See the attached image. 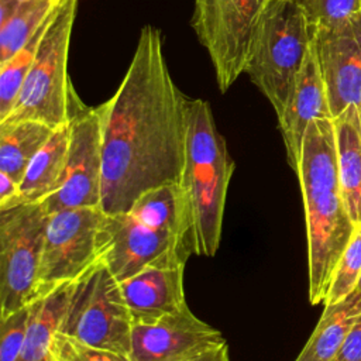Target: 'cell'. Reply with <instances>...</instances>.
<instances>
[{
  "label": "cell",
  "instance_id": "cell-1",
  "mask_svg": "<svg viewBox=\"0 0 361 361\" xmlns=\"http://www.w3.org/2000/svg\"><path fill=\"white\" fill-rule=\"evenodd\" d=\"M161 31L144 25L110 99L96 107L104 214L127 213L145 192L180 185L189 97L169 72Z\"/></svg>",
  "mask_w": 361,
  "mask_h": 361
},
{
  "label": "cell",
  "instance_id": "cell-2",
  "mask_svg": "<svg viewBox=\"0 0 361 361\" xmlns=\"http://www.w3.org/2000/svg\"><path fill=\"white\" fill-rule=\"evenodd\" d=\"M296 175L306 221L309 302L320 305L355 230L340 185L333 118H316L309 124Z\"/></svg>",
  "mask_w": 361,
  "mask_h": 361
},
{
  "label": "cell",
  "instance_id": "cell-3",
  "mask_svg": "<svg viewBox=\"0 0 361 361\" xmlns=\"http://www.w3.org/2000/svg\"><path fill=\"white\" fill-rule=\"evenodd\" d=\"M234 168L210 104L203 99L189 97L180 186L189 203L196 255L213 257L219 250Z\"/></svg>",
  "mask_w": 361,
  "mask_h": 361
},
{
  "label": "cell",
  "instance_id": "cell-4",
  "mask_svg": "<svg viewBox=\"0 0 361 361\" xmlns=\"http://www.w3.org/2000/svg\"><path fill=\"white\" fill-rule=\"evenodd\" d=\"M79 0H59L39 42L16 104L0 123L32 120L52 128L69 126L86 107L69 78V47Z\"/></svg>",
  "mask_w": 361,
  "mask_h": 361
},
{
  "label": "cell",
  "instance_id": "cell-5",
  "mask_svg": "<svg viewBox=\"0 0 361 361\" xmlns=\"http://www.w3.org/2000/svg\"><path fill=\"white\" fill-rule=\"evenodd\" d=\"M313 39L298 0H268L254 32L245 72L251 82L282 113Z\"/></svg>",
  "mask_w": 361,
  "mask_h": 361
},
{
  "label": "cell",
  "instance_id": "cell-6",
  "mask_svg": "<svg viewBox=\"0 0 361 361\" xmlns=\"http://www.w3.org/2000/svg\"><path fill=\"white\" fill-rule=\"evenodd\" d=\"M131 330L133 320L120 282L97 258L72 281L59 333L128 355Z\"/></svg>",
  "mask_w": 361,
  "mask_h": 361
},
{
  "label": "cell",
  "instance_id": "cell-7",
  "mask_svg": "<svg viewBox=\"0 0 361 361\" xmlns=\"http://www.w3.org/2000/svg\"><path fill=\"white\" fill-rule=\"evenodd\" d=\"M47 220L39 202L0 209V319L39 298Z\"/></svg>",
  "mask_w": 361,
  "mask_h": 361
},
{
  "label": "cell",
  "instance_id": "cell-8",
  "mask_svg": "<svg viewBox=\"0 0 361 361\" xmlns=\"http://www.w3.org/2000/svg\"><path fill=\"white\" fill-rule=\"evenodd\" d=\"M97 258L123 282L151 267L186 265L195 245L190 238L151 227L130 213L104 214L96 237Z\"/></svg>",
  "mask_w": 361,
  "mask_h": 361
},
{
  "label": "cell",
  "instance_id": "cell-9",
  "mask_svg": "<svg viewBox=\"0 0 361 361\" xmlns=\"http://www.w3.org/2000/svg\"><path fill=\"white\" fill-rule=\"evenodd\" d=\"M267 0H195L190 21L226 93L245 72L252 38Z\"/></svg>",
  "mask_w": 361,
  "mask_h": 361
},
{
  "label": "cell",
  "instance_id": "cell-10",
  "mask_svg": "<svg viewBox=\"0 0 361 361\" xmlns=\"http://www.w3.org/2000/svg\"><path fill=\"white\" fill-rule=\"evenodd\" d=\"M104 213L97 207L48 214L38 275V296L75 281L97 259L96 237Z\"/></svg>",
  "mask_w": 361,
  "mask_h": 361
},
{
  "label": "cell",
  "instance_id": "cell-11",
  "mask_svg": "<svg viewBox=\"0 0 361 361\" xmlns=\"http://www.w3.org/2000/svg\"><path fill=\"white\" fill-rule=\"evenodd\" d=\"M47 214L102 203V140L96 107H86L71 123L68 158L56 189L39 202Z\"/></svg>",
  "mask_w": 361,
  "mask_h": 361
},
{
  "label": "cell",
  "instance_id": "cell-12",
  "mask_svg": "<svg viewBox=\"0 0 361 361\" xmlns=\"http://www.w3.org/2000/svg\"><path fill=\"white\" fill-rule=\"evenodd\" d=\"M313 45L331 118L348 106L361 118V13L331 27H313Z\"/></svg>",
  "mask_w": 361,
  "mask_h": 361
},
{
  "label": "cell",
  "instance_id": "cell-13",
  "mask_svg": "<svg viewBox=\"0 0 361 361\" xmlns=\"http://www.w3.org/2000/svg\"><path fill=\"white\" fill-rule=\"evenodd\" d=\"M226 343L220 330L185 307L152 324H133L128 355L131 361H188Z\"/></svg>",
  "mask_w": 361,
  "mask_h": 361
},
{
  "label": "cell",
  "instance_id": "cell-14",
  "mask_svg": "<svg viewBox=\"0 0 361 361\" xmlns=\"http://www.w3.org/2000/svg\"><path fill=\"white\" fill-rule=\"evenodd\" d=\"M276 117L286 149L288 164L296 173L305 133L309 124L316 118H331L313 39L290 96L282 113Z\"/></svg>",
  "mask_w": 361,
  "mask_h": 361
},
{
  "label": "cell",
  "instance_id": "cell-15",
  "mask_svg": "<svg viewBox=\"0 0 361 361\" xmlns=\"http://www.w3.org/2000/svg\"><path fill=\"white\" fill-rule=\"evenodd\" d=\"M185 265L151 267L120 282L133 324H152L188 307Z\"/></svg>",
  "mask_w": 361,
  "mask_h": 361
},
{
  "label": "cell",
  "instance_id": "cell-16",
  "mask_svg": "<svg viewBox=\"0 0 361 361\" xmlns=\"http://www.w3.org/2000/svg\"><path fill=\"white\" fill-rule=\"evenodd\" d=\"M71 285L62 283L31 302L27 336L16 361H55V337L66 310Z\"/></svg>",
  "mask_w": 361,
  "mask_h": 361
},
{
  "label": "cell",
  "instance_id": "cell-17",
  "mask_svg": "<svg viewBox=\"0 0 361 361\" xmlns=\"http://www.w3.org/2000/svg\"><path fill=\"white\" fill-rule=\"evenodd\" d=\"M333 121L340 185L348 213L357 226L361 223V118L358 110L348 106Z\"/></svg>",
  "mask_w": 361,
  "mask_h": 361
},
{
  "label": "cell",
  "instance_id": "cell-18",
  "mask_svg": "<svg viewBox=\"0 0 361 361\" xmlns=\"http://www.w3.org/2000/svg\"><path fill=\"white\" fill-rule=\"evenodd\" d=\"M69 140L71 124L54 130L24 172L20 182L18 203L41 202L56 189L65 169Z\"/></svg>",
  "mask_w": 361,
  "mask_h": 361
},
{
  "label": "cell",
  "instance_id": "cell-19",
  "mask_svg": "<svg viewBox=\"0 0 361 361\" xmlns=\"http://www.w3.org/2000/svg\"><path fill=\"white\" fill-rule=\"evenodd\" d=\"M361 314V298L351 293L341 302L324 305L322 316L295 361H333Z\"/></svg>",
  "mask_w": 361,
  "mask_h": 361
},
{
  "label": "cell",
  "instance_id": "cell-20",
  "mask_svg": "<svg viewBox=\"0 0 361 361\" xmlns=\"http://www.w3.org/2000/svg\"><path fill=\"white\" fill-rule=\"evenodd\" d=\"M127 213L151 227L169 230L193 241L189 203L180 185H164L142 193Z\"/></svg>",
  "mask_w": 361,
  "mask_h": 361
},
{
  "label": "cell",
  "instance_id": "cell-21",
  "mask_svg": "<svg viewBox=\"0 0 361 361\" xmlns=\"http://www.w3.org/2000/svg\"><path fill=\"white\" fill-rule=\"evenodd\" d=\"M54 130L32 120L0 123V172L20 185L28 164L49 140Z\"/></svg>",
  "mask_w": 361,
  "mask_h": 361
},
{
  "label": "cell",
  "instance_id": "cell-22",
  "mask_svg": "<svg viewBox=\"0 0 361 361\" xmlns=\"http://www.w3.org/2000/svg\"><path fill=\"white\" fill-rule=\"evenodd\" d=\"M59 0L20 1L11 17L0 24V63L10 59L44 25Z\"/></svg>",
  "mask_w": 361,
  "mask_h": 361
},
{
  "label": "cell",
  "instance_id": "cell-23",
  "mask_svg": "<svg viewBox=\"0 0 361 361\" xmlns=\"http://www.w3.org/2000/svg\"><path fill=\"white\" fill-rule=\"evenodd\" d=\"M51 17L21 49H18L10 59L0 63V121L7 117L17 102Z\"/></svg>",
  "mask_w": 361,
  "mask_h": 361
},
{
  "label": "cell",
  "instance_id": "cell-24",
  "mask_svg": "<svg viewBox=\"0 0 361 361\" xmlns=\"http://www.w3.org/2000/svg\"><path fill=\"white\" fill-rule=\"evenodd\" d=\"M361 278V223L344 248L337 267L333 272L327 296L323 305H333L341 302L353 293Z\"/></svg>",
  "mask_w": 361,
  "mask_h": 361
},
{
  "label": "cell",
  "instance_id": "cell-25",
  "mask_svg": "<svg viewBox=\"0 0 361 361\" xmlns=\"http://www.w3.org/2000/svg\"><path fill=\"white\" fill-rule=\"evenodd\" d=\"M312 27H331L361 13V0H298Z\"/></svg>",
  "mask_w": 361,
  "mask_h": 361
},
{
  "label": "cell",
  "instance_id": "cell-26",
  "mask_svg": "<svg viewBox=\"0 0 361 361\" xmlns=\"http://www.w3.org/2000/svg\"><path fill=\"white\" fill-rule=\"evenodd\" d=\"M31 303L0 319V361H16L30 323Z\"/></svg>",
  "mask_w": 361,
  "mask_h": 361
},
{
  "label": "cell",
  "instance_id": "cell-27",
  "mask_svg": "<svg viewBox=\"0 0 361 361\" xmlns=\"http://www.w3.org/2000/svg\"><path fill=\"white\" fill-rule=\"evenodd\" d=\"M55 361H131L130 355L93 347L62 333H56L54 344Z\"/></svg>",
  "mask_w": 361,
  "mask_h": 361
},
{
  "label": "cell",
  "instance_id": "cell-28",
  "mask_svg": "<svg viewBox=\"0 0 361 361\" xmlns=\"http://www.w3.org/2000/svg\"><path fill=\"white\" fill-rule=\"evenodd\" d=\"M333 361H361V314L353 324Z\"/></svg>",
  "mask_w": 361,
  "mask_h": 361
},
{
  "label": "cell",
  "instance_id": "cell-29",
  "mask_svg": "<svg viewBox=\"0 0 361 361\" xmlns=\"http://www.w3.org/2000/svg\"><path fill=\"white\" fill-rule=\"evenodd\" d=\"M20 185L8 175L0 172V209H7L18 203Z\"/></svg>",
  "mask_w": 361,
  "mask_h": 361
},
{
  "label": "cell",
  "instance_id": "cell-30",
  "mask_svg": "<svg viewBox=\"0 0 361 361\" xmlns=\"http://www.w3.org/2000/svg\"><path fill=\"white\" fill-rule=\"evenodd\" d=\"M188 361H230V355H228V345L227 343L192 360Z\"/></svg>",
  "mask_w": 361,
  "mask_h": 361
},
{
  "label": "cell",
  "instance_id": "cell-31",
  "mask_svg": "<svg viewBox=\"0 0 361 361\" xmlns=\"http://www.w3.org/2000/svg\"><path fill=\"white\" fill-rule=\"evenodd\" d=\"M353 293L354 295H357V296H360L361 298V278H360V281H358V283H357V286H355V289L353 290Z\"/></svg>",
  "mask_w": 361,
  "mask_h": 361
},
{
  "label": "cell",
  "instance_id": "cell-32",
  "mask_svg": "<svg viewBox=\"0 0 361 361\" xmlns=\"http://www.w3.org/2000/svg\"><path fill=\"white\" fill-rule=\"evenodd\" d=\"M20 1H24V0H20Z\"/></svg>",
  "mask_w": 361,
  "mask_h": 361
},
{
  "label": "cell",
  "instance_id": "cell-33",
  "mask_svg": "<svg viewBox=\"0 0 361 361\" xmlns=\"http://www.w3.org/2000/svg\"><path fill=\"white\" fill-rule=\"evenodd\" d=\"M267 1H268V0H267Z\"/></svg>",
  "mask_w": 361,
  "mask_h": 361
}]
</instances>
